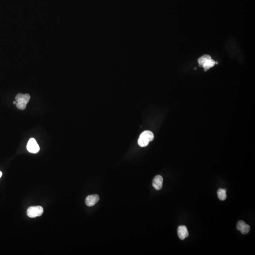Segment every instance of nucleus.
Listing matches in <instances>:
<instances>
[{"instance_id":"1","label":"nucleus","mask_w":255,"mask_h":255,"mask_svg":"<svg viewBox=\"0 0 255 255\" xmlns=\"http://www.w3.org/2000/svg\"><path fill=\"white\" fill-rule=\"evenodd\" d=\"M225 48L231 59L240 63L244 62L245 61L244 54L235 37L230 36L226 40Z\"/></svg>"},{"instance_id":"2","label":"nucleus","mask_w":255,"mask_h":255,"mask_svg":"<svg viewBox=\"0 0 255 255\" xmlns=\"http://www.w3.org/2000/svg\"><path fill=\"white\" fill-rule=\"evenodd\" d=\"M198 62L199 65L202 67L204 69L205 71L208 70L217 63L214 60L212 59L211 56L208 54H205L199 58Z\"/></svg>"},{"instance_id":"3","label":"nucleus","mask_w":255,"mask_h":255,"mask_svg":"<svg viewBox=\"0 0 255 255\" xmlns=\"http://www.w3.org/2000/svg\"><path fill=\"white\" fill-rule=\"evenodd\" d=\"M154 139L153 132L149 130H146L141 133L138 139V144L141 147H147L151 141Z\"/></svg>"},{"instance_id":"4","label":"nucleus","mask_w":255,"mask_h":255,"mask_svg":"<svg viewBox=\"0 0 255 255\" xmlns=\"http://www.w3.org/2000/svg\"><path fill=\"white\" fill-rule=\"evenodd\" d=\"M16 106L19 109L24 110L26 109L27 103L30 101V96L28 94H19L16 96Z\"/></svg>"},{"instance_id":"5","label":"nucleus","mask_w":255,"mask_h":255,"mask_svg":"<svg viewBox=\"0 0 255 255\" xmlns=\"http://www.w3.org/2000/svg\"><path fill=\"white\" fill-rule=\"evenodd\" d=\"M44 212L43 208L41 206H35L28 208L27 210V215L30 218H35L40 216Z\"/></svg>"},{"instance_id":"6","label":"nucleus","mask_w":255,"mask_h":255,"mask_svg":"<svg viewBox=\"0 0 255 255\" xmlns=\"http://www.w3.org/2000/svg\"><path fill=\"white\" fill-rule=\"evenodd\" d=\"M27 151L31 153H36L39 151L40 147L36 140L34 138L30 139L27 143Z\"/></svg>"},{"instance_id":"7","label":"nucleus","mask_w":255,"mask_h":255,"mask_svg":"<svg viewBox=\"0 0 255 255\" xmlns=\"http://www.w3.org/2000/svg\"><path fill=\"white\" fill-rule=\"evenodd\" d=\"M237 229L243 234H246L250 231V226L247 224H246L244 221L241 220L239 221L237 224Z\"/></svg>"},{"instance_id":"8","label":"nucleus","mask_w":255,"mask_h":255,"mask_svg":"<svg viewBox=\"0 0 255 255\" xmlns=\"http://www.w3.org/2000/svg\"><path fill=\"white\" fill-rule=\"evenodd\" d=\"M99 200V196L97 195H92L88 196H87L86 199V204L88 207H92L95 205L96 204Z\"/></svg>"},{"instance_id":"9","label":"nucleus","mask_w":255,"mask_h":255,"mask_svg":"<svg viewBox=\"0 0 255 255\" xmlns=\"http://www.w3.org/2000/svg\"><path fill=\"white\" fill-rule=\"evenodd\" d=\"M163 178L161 175L156 176L153 181V186L157 191L160 190L163 187Z\"/></svg>"},{"instance_id":"10","label":"nucleus","mask_w":255,"mask_h":255,"mask_svg":"<svg viewBox=\"0 0 255 255\" xmlns=\"http://www.w3.org/2000/svg\"><path fill=\"white\" fill-rule=\"evenodd\" d=\"M178 235L180 239L183 240L189 236V233L186 226H179L178 228Z\"/></svg>"},{"instance_id":"11","label":"nucleus","mask_w":255,"mask_h":255,"mask_svg":"<svg viewBox=\"0 0 255 255\" xmlns=\"http://www.w3.org/2000/svg\"><path fill=\"white\" fill-rule=\"evenodd\" d=\"M217 196L219 199L225 200L226 199V191L225 189H219L217 191Z\"/></svg>"},{"instance_id":"12","label":"nucleus","mask_w":255,"mask_h":255,"mask_svg":"<svg viewBox=\"0 0 255 255\" xmlns=\"http://www.w3.org/2000/svg\"><path fill=\"white\" fill-rule=\"evenodd\" d=\"M2 173H1V171H0V178L1 177V176H2Z\"/></svg>"},{"instance_id":"13","label":"nucleus","mask_w":255,"mask_h":255,"mask_svg":"<svg viewBox=\"0 0 255 255\" xmlns=\"http://www.w3.org/2000/svg\"><path fill=\"white\" fill-rule=\"evenodd\" d=\"M13 104H14V105H17V102H16V101H14Z\"/></svg>"}]
</instances>
